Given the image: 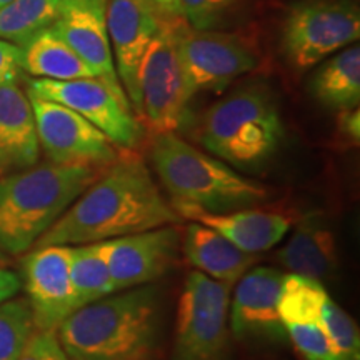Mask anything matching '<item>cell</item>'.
I'll return each mask as SVG.
<instances>
[{
  "label": "cell",
  "instance_id": "obj_1",
  "mask_svg": "<svg viewBox=\"0 0 360 360\" xmlns=\"http://www.w3.org/2000/svg\"><path fill=\"white\" fill-rule=\"evenodd\" d=\"M177 220V210L162 195L143 160L122 148L35 247L103 242Z\"/></svg>",
  "mask_w": 360,
  "mask_h": 360
},
{
  "label": "cell",
  "instance_id": "obj_2",
  "mask_svg": "<svg viewBox=\"0 0 360 360\" xmlns=\"http://www.w3.org/2000/svg\"><path fill=\"white\" fill-rule=\"evenodd\" d=\"M56 332L70 360H154L160 294L154 287L115 292L74 310Z\"/></svg>",
  "mask_w": 360,
  "mask_h": 360
},
{
  "label": "cell",
  "instance_id": "obj_3",
  "mask_svg": "<svg viewBox=\"0 0 360 360\" xmlns=\"http://www.w3.org/2000/svg\"><path fill=\"white\" fill-rule=\"evenodd\" d=\"M102 170L51 162L4 174L0 177V249L11 255L32 249Z\"/></svg>",
  "mask_w": 360,
  "mask_h": 360
},
{
  "label": "cell",
  "instance_id": "obj_4",
  "mask_svg": "<svg viewBox=\"0 0 360 360\" xmlns=\"http://www.w3.org/2000/svg\"><path fill=\"white\" fill-rule=\"evenodd\" d=\"M150 160L174 205H192L212 214L249 209L267 200L269 188L180 139L155 134Z\"/></svg>",
  "mask_w": 360,
  "mask_h": 360
},
{
  "label": "cell",
  "instance_id": "obj_5",
  "mask_svg": "<svg viewBox=\"0 0 360 360\" xmlns=\"http://www.w3.org/2000/svg\"><path fill=\"white\" fill-rule=\"evenodd\" d=\"M285 127L272 92L264 85L238 89L205 112L197 141L217 159L242 170L267 165L282 146Z\"/></svg>",
  "mask_w": 360,
  "mask_h": 360
},
{
  "label": "cell",
  "instance_id": "obj_6",
  "mask_svg": "<svg viewBox=\"0 0 360 360\" xmlns=\"http://www.w3.org/2000/svg\"><path fill=\"white\" fill-rule=\"evenodd\" d=\"M360 39L354 0H297L282 22V51L295 70H307Z\"/></svg>",
  "mask_w": 360,
  "mask_h": 360
},
{
  "label": "cell",
  "instance_id": "obj_7",
  "mask_svg": "<svg viewBox=\"0 0 360 360\" xmlns=\"http://www.w3.org/2000/svg\"><path fill=\"white\" fill-rule=\"evenodd\" d=\"M231 287L202 272L188 274L179 300L172 360H227Z\"/></svg>",
  "mask_w": 360,
  "mask_h": 360
},
{
  "label": "cell",
  "instance_id": "obj_8",
  "mask_svg": "<svg viewBox=\"0 0 360 360\" xmlns=\"http://www.w3.org/2000/svg\"><path fill=\"white\" fill-rule=\"evenodd\" d=\"M172 29L188 98L224 90L257 67V53L237 34L193 29L177 15Z\"/></svg>",
  "mask_w": 360,
  "mask_h": 360
},
{
  "label": "cell",
  "instance_id": "obj_9",
  "mask_svg": "<svg viewBox=\"0 0 360 360\" xmlns=\"http://www.w3.org/2000/svg\"><path fill=\"white\" fill-rule=\"evenodd\" d=\"M172 19L174 15H167L164 20L139 70V119L154 135L177 132L186 124L191 102L175 47Z\"/></svg>",
  "mask_w": 360,
  "mask_h": 360
},
{
  "label": "cell",
  "instance_id": "obj_10",
  "mask_svg": "<svg viewBox=\"0 0 360 360\" xmlns=\"http://www.w3.org/2000/svg\"><path fill=\"white\" fill-rule=\"evenodd\" d=\"M27 89L29 96L62 103L77 112L107 135L115 147L134 150L142 141V122L135 115L130 102L117 96L101 79H32L27 84Z\"/></svg>",
  "mask_w": 360,
  "mask_h": 360
},
{
  "label": "cell",
  "instance_id": "obj_11",
  "mask_svg": "<svg viewBox=\"0 0 360 360\" xmlns=\"http://www.w3.org/2000/svg\"><path fill=\"white\" fill-rule=\"evenodd\" d=\"M39 146L52 164H77L105 169L119 152L107 135L62 103L29 96Z\"/></svg>",
  "mask_w": 360,
  "mask_h": 360
},
{
  "label": "cell",
  "instance_id": "obj_12",
  "mask_svg": "<svg viewBox=\"0 0 360 360\" xmlns=\"http://www.w3.org/2000/svg\"><path fill=\"white\" fill-rule=\"evenodd\" d=\"M167 13L152 0H107V29L117 75L135 115H141L139 70Z\"/></svg>",
  "mask_w": 360,
  "mask_h": 360
},
{
  "label": "cell",
  "instance_id": "obj_13",
  "mask_svg": "<svg viewBox=\"0 0 360 360\" xmlns=\"http://www.w3.org/2000/svg\"><path fill=\"white\" fill-rule=\"evenodd\" d=\"M22 277L35 328L57 330L77 310L70 282L69 245L35 247L24 257Z\"/></svg>",
  "mask_w": 360,
  "mask_h": 360
},
{
  "label": "cell",
  "instance_id": "obj_14",
  "mask_svg": "<svg viewBox=\"0 0 360 360\" xmlns=\"http://www.w3.org/2000/svg\"><path fill=\"white\" fill-rule=\"evenodd\" d=\"M115 292L146 285L164 276L177 260L180 236L170 225L103 240Z\"/></svg>",
  "mask_w": 360,
  "mask_h": 360
},
{
  "label": "cell",
  "instance_id": "obj_15",
  "mask_svg": "<svg viewBox=\"0 0 360 360\" xmlns=\"http://www.w3.org/2000/svg\"><path fill=\"white\" fill-rule=\"evenodd\" d=\"M52 29L74 49L97 79L119 97L127 94L117 75L107 29V0H60Z\"/></svg>",
  "mask_w": 360,
  "mask_h": 360
},
{
  "label": "cell",
  "instance_id": "obj_16",
  "mask_svg": "<svg viewBox=\"0 0 360 360\" xmlns=\"http://www.w3.org/2000/svg\"><path fill=\"white\" fill-rule=\"evenodd\" d=\"M283 274L274 267L249 269L237 281L231 305V332L238 339H282L277 309Z\"/></svg>",
  "mask_w": 360,
  "mask_h": 360
},
{
  "label": "cell",
  "instance_id": "obj_17",
  "mask_svg": "<svg viewBox=\"0 0 360 360\" xmlns=\"http://www.w3.org/2000/svg\"><path fill=\"white\" fill-rule=\"evenodd\" d=\"M174 209L180 217L192 219L193 222L214 229L238 249L254 255L276 247L292 227V220L287 215L252 207L225 214L205 212L192 205L180 204L174 205Z\"/></svg>",
  "mask_w": 360,
  "mask_h": 360
},
{
  "label": "cell",
  "instance_id": "obj_18",
  "mask_svg": "<svg viewBox=\"0 0 360 360\" xmlns=\"http://www.w3.org/2000/svg\"><path fill=\"white\" fill-rule=\"evenodd\" d=\"M40 146L32 103L17 84L0 85V167H32L39 162Z\"/></svg>",
  "mask_w": 360,
  "mask_h": 360
},
{
  "label": "cell",
  "instance_id": "obj_19",
  "mask_svg": "<svg viewBox=\"0 0 360 360\" xmlns=\"http://www.w3.org/2000/svg\"><path fill=\"white\" fill-rule=\"evenodd\" d=\"M277 259L290 274L315 281L330 277L339 265V250L326 215L321 212L305 214L287 245L277 254Z\"/></svg>",
  "mask_w": 360,
  "mask_h": 360
},
{
  "label": "cell",
  "instance_id": "obj_20",
  "mask_svg": "<svg viewBox=\"0 0 360 360\" xmlns=\"http://www.w3.org/2000/svg\"><path fill=\"white\" fill-rule=\"evenodd\" d=\"M184 254L192 267L215 281L236 283L255 262V255L240 250L214 229L193 222L184 238Z\"/></svg>",
  "mask_w": 360,
  "mask_h": 360
},
{
  "label": "cell",
  "instance_id": "obj_21",
  "mask_svg": "<svg viewBox=\"0 0 360 360\" xmlns=\"http://www.w3.org/2000/svg\"><path fill=\"white\" fill-rule=\"evenodd\" d=\"M312 97L328 110H347L360 102V47L352 44L322 60L309 84Z\"/></svg>",
  "mask_w": 360,
  "mask_h": 360
},
{
  "label": "cell",
  "instance_id": "obj_22",
  "mask_svg": "<svg viewBox=\"0 0 360 360\" xmlns=\"http://www.w3.org/2000/svg\"><path fill=\"white\" fill-rule=\"evenodd\" d=\"M22 70L35 79L74 80L96 77L89 65L52 27L40 30L20 47Z\"/></svg>",
  "mask_w": 360,
  "mask_h": 360
},
{
  "label": "cell",
  "instance_id": "obj_23",
  "mask_svg": "<svg viewBox=\"0 0 360 360\" xmlns=\"http://www.w3.org/2000/svg\"><path fill=\"white\" fill-rule=\"evenodd\" d=\"M69 247L70 282L77 309L101 300L110 294H115L102 242H90V244Z\"/></svg>",
  "mask_w": 360,
  "mask_h": 360
},
{
  "label": "cell",
  "instance_id": "obj_24",
  "mask_svg": "<svg viewBox=\"0 0 360 360\" xmlns=\"http://www.w3.org/2000/svg\"><path fill=\"white\" fill-rule=\"evenodd\" d=\"M60 0H11L0 7V39L22 47L40 30L52 27Z\"/></svg>",
  "mask_w": 360,
  "mask_h": 360
},
{
  "label": "cell",
  "instance_id": "obj_25",
  "mask_svg": "<svg viewBox=\"0 0 360 360\" xmlns=\"http://www.w3.org/2000/svg\"><path fill=\"white\" fill-rule=\"evenodd\" d=\"M327 295L321 281L299 274H283L277 300L283 327L289 323L319 322L322 302Z\"/></svg>",
  "mask_w": 360,
  "mask_h": 360
},
{
  "label": "cell",
  "instance_id": "obj_26",
  "mask_svg": "<svg viewBox=\"0 0 360 360\" xmlns=\"http://www.w3.org/2000/svg\"><path fill=\"white\" fill-rule=\"evenodd\" d=\"M35 330L29 300L12 297L0 304V360H19Z\"/></svg>",
  "mask_w": 360,
  "mask_h": 360
},
{
  "label": "cell",
  "instance_id": "obj_27",
  "mask_svg": "<svg viewBox=\"0 0 360 360\" xmlns=\"http://www.w3.org/2000/svg\"><path fill=\"white\" fill-rule=\"evenodd\" d=\"M319 322L335 347L340 360H360V334L357 323L328 295L322 302Z\"/></svg>",
  "mask_w": 360,
  "mask_h": 360
},
{
  "label": "cell",
  "instance_id": "obj_28",
  "mask_svg": "<svg viewBox=\"0 0 360 360\" xmlns=\"http://www.w3.org/2000/svg\"><path fill=\"white\" fill-rule=\"evenodd\" d=\"M240 4L242 0H179V17L193 29L220 30Z\"/></svg>",
  "mask_w": 360,
  "mask_h": 360
},
{
  "label": "cell",
  "instance_id": "obj_29",
  "mask_svg": "<svg viewBox=\"0 0 360 360\" xmlns=\"http://www.w3.org/2000/svg\"><path fill=\"white\" fill-rule=\"evenodd\" d=\"M285 334H289L297 352L305 360H340L321 322L289 323Z\"/></svg>",
  "mask_w": 360,
  "mask_h": 360
},
{
  "label": "cell",
  "instance_id": "obj_30",
  "mask_svg": "<svg viewBox=\"0 0 360 360\" xmlns=\"http://www.w3.org/2000/svg\"><path fill=\"white\" fill-rule=\"evenodd\" d=\"M19 360H70L60 345L56 330L35 328L27 340Z\"/></svg>",
  "mask_w": 360,
  "mask_h": 360
},
{
  "label": "cell",
  "instance_id": "obj_31",
  "mask_svg": "<svg viewBox=\"0 0 360 360\" xmlns=\"http://www.w3.org/2000/svg\"><path fill=\"white\" fill-rule=\"evenodd\" d=\"M22 74V51L19 45L0 39V85L15 84Z\"/></svg>",
  "mask_w": 360,
  "mask_h": 360
},
{
  "label": "cell",
  "instance_id": "obj_32",
  "mask_svg": "<svg viewBox=\"0 0 360 360\" xmlns=\"http://www.w3.org/2000/svg\"><path fill=\"white\" fill-rule=\"evenodd\" d=\"M337 127L342 139H347L349 143L357 146L360 141V112L359 107L339 112Z\"/></svg>",
  "mask_w": 360,
  "mask_h": 360
},
{
  "label": "cell",
  "instance_id": "obj_33",
  "mask_svg": "<svg viewBox=\"0 0 360 360\" xmlns=\"http://www.w3.org/2000/svg\"><path fill=\"white\" fill-rule=\"evenodd\" d=\"M22 289V278L15 272L0 267V304L12 299Z\"/></svg>",
  "mask_w": 360,
  "mask_h": 360
},
{
  "label": "cell",
  "instance_id": "obj_34",
  "mask_svg": "<svg viewBox=\"0 0 360 360\" xmlns=\"http://www.w3.org/2000/svg\"><path fill=\"white\" fill-rule=\"evenodd\" d=\"M162 12L179 17V0H152Z\"/></svg>",
  "mask_w": 360,
  "mask_h": 360
},
{
  "label": "cell",
  "instance_id": "obj_35",
  "mask_svg": "<svg viewBox=\"0 0 360 360\" xmlns=\"http://www.w3.org/2000/svg\"><path fill=\"white\" fill-rule=\"evenodd\" d=\"M7 262V257H6V252H4L2 249H0V267H4Z\"/></svg>",
  "mask_w": 360,
  "mask_h": 360
},
{
  "label": "cell",
  "instance_id": "obj_36",
  "mask_svg": "<svg viewBox=\"0 0 360 360\" xmlns=\"http://www.w3.org/2000/svg\"><path fill=\"white\" fill-rule=\"evenodd\" d=\"M7 2H11V0H0V7H2V6H6Z\"/></svg>",
  "mask_w": 360,
  "mask_h": 360
},
{
  "label": "cell",
  "instance_id": "obj_37",
  "mask_svg": "<svg viewBox=\"0 0 360 360\" xmlns=\"http://www.w3.org/2000/svg\"><path fill=\"white\" fill-rule=\"evenodd\" d=\"M4 174H7V172H6V170H4L2 167H0V177H2V175H4Z\"/></svg>",
  "mask_w": 360,
  "mask_h": 360
}]
</instances>
